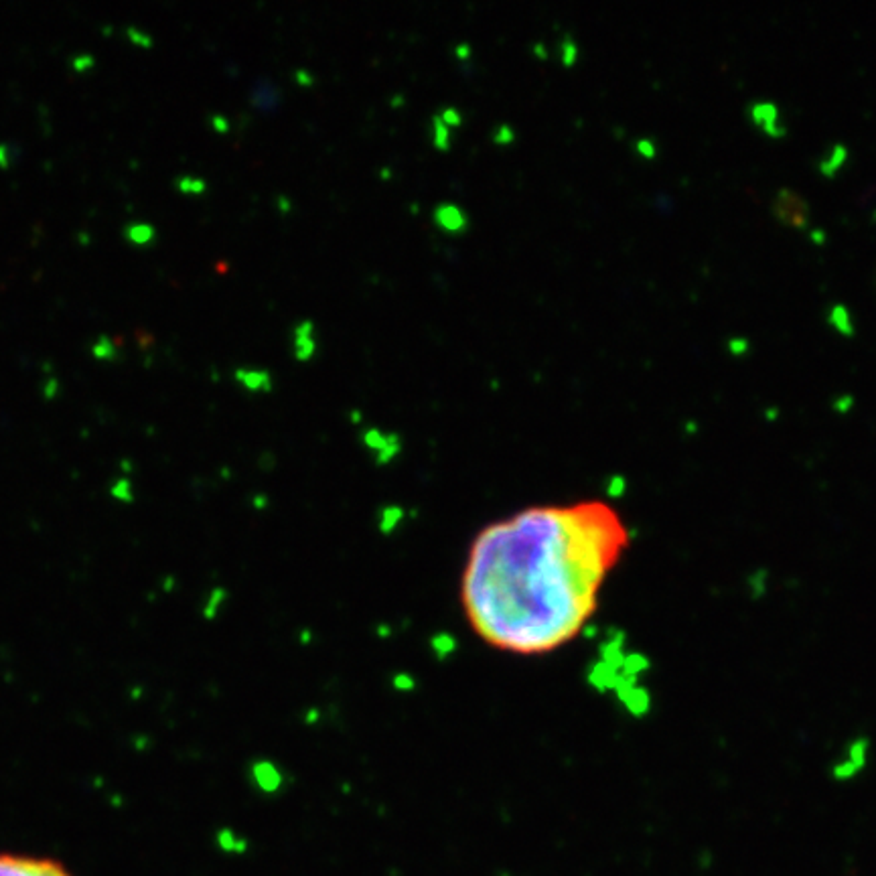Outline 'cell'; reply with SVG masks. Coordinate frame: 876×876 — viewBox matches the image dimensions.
I'll list each match as a JSON object with an SVG mask.
<instances>
[{"mask_svg": "<svg viewBox=\"0 0 876 876\" xmlns=\"http://www.w3.org/2000/svg\"><path fill=\"white\" fill-rule=\"evenodd\" d=\"M627 531L605 503L528 507L473 541L461 580L469 625L495 649L540 656L579 635Z\"/></svg>", "mask_w": 876, "mask_h": 876, "instance_id": "cell-1", "label": "cell"}, {"mask_svg": "<svg viewBox=\"0 0 876 876\" xmlns=\"http://www.w3.org/2000/svg\"><path fill=\"white\" fill-rule=\"evenodd\" d=\"M0 876H73L53 858L0 854Z\"/></svg>", "mask_w": 876, "mask_h": 876, "instance_id": "cell-2", "label": "cell"}, {"mask_svg": "<svg viewBox=\"0 0 876 876\" xmlns=\"http://www.w3.org/2000/svg\"><path fill=\"white\" fill-rule=\"evenodd\" d=\"M771 211H773L775 219L781 221L787 228L805 230V228L810 225V215H812L810 203H808V199L801 193H798L795 189L781 187V189L773 195Z\"/></svg>", "mask_w": 876, "mask_h": 876, "instance_id": "cell-3", "label": "cell"}, {"mask_svg": "<svg viewBox=\"0 0 876 876\" xmlns=\"http://www.w3.org/2000/svg\"><path fill=\"white\" fill-rule=\"evenodd\" d=\"M748 118L769 138H783L787 134V126L781 122L779 108L773 102H765V100L753 102L748 108Z\"/></svg>", "mask_w": 876, "mask_h": 876, "instance_id": "cell-4", "label": "cell"}, {"mask_svg": "<svg viewBox=\"0 0 876 876\" xmlns=\"http://www.w3.org/2000/svg\"><path fill=\"white\" fill-rule=\"evenodd\" d=\"M434 221L440 230L449 233H463L469 228V218L463 209L454 203H440L434 209Z\"/></svg>", "mask_w": 876, "mask_h": 876, "instance_id": "cell-5", "label": "cell"}, {"mask_svg": "<svg viewBox=\"0 0 876 876\" xmlns=\"http://www.w3.org/2000/svg\"><path fill=\"white\" fill-rule=\"evenodd\" d=\"M295 337V357L298 361H309L317 353V339H315V322L300 321L292 331Z\"/></svg>", "mask_w": 876, "mask_h": 876, "instance_id": "cell-6", "label": "cell"}, {"mask_svg": "<svg viewBox=\"0 0 876 876\" xmlns=\"http://www.w3.org/2000/svg\"><path fill=\"white\" fill-rule=\"evenodd\" d=\"M848 146L846 144H842V142H837V144H834L827 153L824 155V158L820 161V173L824 175L825 179H834L837 173L844 168V165L848 163Z\"/></svg>", "mask_w": 876, "mask_h": 876, "instance_id": "cell-7", "label": "cell"}, {"mask_svg": "<svg viewBox=\"0 0 876 876\" xmlns=\"http://www.w3.org/2000/svg\"><path fill=\"white\" fill-rule=\"evenodd\" d=\"M827 322L830 327L837 331L842 337H854L856 335V327H854V319H852L850 309L846 305H832L827 310Z\"/></svg>", "mask_w": 876, "mask_h": 876, "instance_id": "cell-8", "label": "cell"}, {"mask_svg": "<svg viewBox=\"0 0 876 876\" xmlns=\"http://www.w3.org/2000/svg\"><path fill=\"white\" fill-rule=\"evenodd\" d=\"M235 380L250 392H270L272 389V375L264 370H238L235 372Z\"/></svg>", "mask_w": 876, "mask_h": 876, "instance_id": "cell-9", "label": "cell"}, {"mask_svg": "<svg viewBox=\"0 0 876 876\" xmlns=\"http://www.w3.org/2000/svg\"><path fill=\"white\" fill-rule=\"evenodd\" d=\"M254 779H256V783H258L262 789H266V791H274L276 787H278V773H276V769L272 767V765H268V763H258L256 767H254Z\"/></svg>", "mask_w": 876, "mask_h": 876, "instance_id": "cell-10", "label": "cell"}, {"mask_svg": "<svg viewBox=\"0 0 876 876\" xmlns=\"http://www.w3.org/2000/svg\"><path fill=\"white\" fill-rule=\"evenodd\" d=\"M432 141L438 151H447L451 146V128L440 120L438 114L432 116Z\"/></svg>", "mask_w": 876, "mask_h": 876, "instance_id": "cell-11", "label": "cell"}, {"mask_svg": "<svg viewBox=\"0 0 876 876\" xmlns=\"http://www.w3.org/2000/svg\"><path fill=\"white\" fill-rule=\"evenodd\" d=\"M126 235H128V240L132 244L144 245L151 244V242L155 240V230H153L151 225H144V223H134V225H130L128 230H126Z\"/></svg>", "mask_w": 876, "mask_h": 876, "instance_id": "cell-12", "label": "cell"}, {"mask_svg": "<svg viewBox=\"0 0 876 876\" xmlns=\"http://www.w3.org/2000/svg\"><path fill=\"white\" fill-rule=\"evenodd\" d=\"M560 55H562V63L566 65V67L576 63V59H579V45L574 43V39H572L570 35H566V37L562 39V43H560Z\"/></svg>", "mask_w": 876, "mask_h": 876, "instance_id": "cell-13", "label": "cell"}, {"mask_svg": "<svg viewBox=\"0 0 876 876\" xmlns=\"http://www.w3.org/2000/svg\"><path fill=\"white\" fill-rule=\"evenodd\" d=\"M726 349H728L735 357H743V355H747L748 351H750V343H748V339H745V337H730L728 343H726Z\"/></svg>", "mask_w": 876, "mask_h": 876, "instance_id": "cell-14", "label": "cell"}, {"mask_svg": "<svg viewBox=\"0 0 876 876\" xmlns=\"http://www.w3.org/2000/svg\"><path fill=\"white\" fill-rule=\"evenodd\" d=\"M635 151H637V155L643 156L647 161H653L657 155L656 142L649 141V138H639V141L635 142Z\"/></svg>", "mask_w": 876, "mask_h": 876, "instance_id": "cell-15", "label": "cell"}, {"mask_svg": "<svg viewBox=\"0 0 876 876\" xmlns=\"http://www.w3.org/2000/svg\"><path fill=\"white\" fill-rule=\"evenodd\" d=\"M440 120L451 128V126H461L463 124V116H461V112L457 110V108H452V106H447V108H442L440 110Z\"/></svg>", "mask_w": 876, "mask_h": 876, "instance_id": "cell-16", "label": "cell"}, {"mask_svg": "<svg viewBox=\"0 0 876 876\" xmlns=\"http://www.w3.org/2000/svg\"><path fill=\"white\" fill-rule=\"evenodd\" d=\"M112 495L116 497L118 501H132V485L126 479H120L114 483L112 487Z\"/></svg>", "mask_w": 876, "mask_h": 876, "instance_id": "cell-17", "label": "cell"}, {"mask_svg": "<svg viewBox=\"0 0 876 876\" xmlns=\"http://www.w3.org/2000/svg\"><path fill=\"white\" fill-rule=\"evenodd\" d=\"M493 141H495V144H499V146H507V144H511V142L516 141V130L511 128V126H499V128L495 130V134H493Z\"/></svg>", "mask_w": 876, "mask_h": 876, "instance_id": "cell-18", "label": "cell"}, {"mask_svg": "<svg viewBox=\"0 0 876 876\" xmlns=\"http://www.w3.org/2000/svg\"><path fill=\"white\" fill-rule=\"evenodd\" d=\"M866 750H868V745L866 743H856V745H852L850 748V763H854L858 769H862L864 767V759H866Z\"/></svg>", "mask_w": 876, "mask_h": 876, "instance_id": "cell-19", "label": "cell"}, {"mask_svg": "<svg viewBox=\"0 0 876 876\" xmlns=\"http://www.w3.org/2000/svg\"><path fill=\"white\" fill-rule=\"evenodd\" d=\"M852 406H854V398H852L850 394L837 396V398L834 399V410H836V412H848Z\"/></svg>", "mask_w": 876, "mask_h": 876, "instance_id": "cell-20", "label": "cell"}, {"mask_svg": "<svg viewBox=\"0 0 876 876\" xmlns=\"http://www.w3.org/2000/svg\"><path fill=\"white\" fill-rule=\"evenodd\" d=\"M93 351H96V355H98V357H110V355H112V347H110V341H106V339H102V341H100V343L96 345V349H93Z\"/></svg>", "mask_w": 876, "mask_h": 876, "instance_id": "cell-21", "label": "cell"}, {"mask_svg": "<svg viewBox=\"0 0 876 876\" xmlns=\"http://www.w3.org/2000/svg\"><path fill=\"white\" fill-rule=\"evenodd\" d=\"M810 240H812L813 244L822 245V244H825V242H827V233H825L824 230H818V228H815V230H812V232H810Z\"/></svg>", "mask_w": 876, "mask_h": 876, "instance_id": "cell-22", "label": "cell"}, {"mask_svg": "<svg viewBox=\"0 0 876 876\" xmlns=\"http://www.w3.org/2000/svg\"><path fill=\"white\" fill-rule=\"evenodd\" d=\"M454 55H457L459 59H469V57H471V45H469V43L457 45V47H454Z\"/></svg>", "mask_w": 876, "mask_h": 876, "instance_id": "cell-23", "label": "cell"}, {"mask_svg": "<svg viewBox=\"0 0 876 876\" xmlns=\"http://www.w3.org/2000/svg\"><path fill=\"white\" fill-rule=\"evenodd\" d=\"M297 78L300 79L298 83H302V86H309V83H312V76L307 73V71H297Z\"/></svg>", "mask_w": 876, "mask_h": 876, "instance_id": "cell-24", "label": "cell"}, {"mask_svg": "<svg viewBox=\"0 0 876 876\" xmlns=\"http://www.w3.org/2000/svg\"><path fill=\"white\" fill-rule=\"evenodd\" d=\"M544 49H546V47H544L541 43H540V45H536V47H534V51L538 53L540 57H546V51H544Z\"/></svg>", "mask_w": 876, "mask_h": 876, "instance_id": "cell-25", "label": "cell"}]
</instances>
